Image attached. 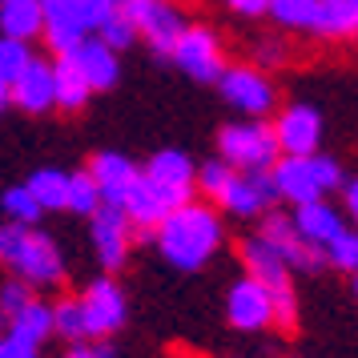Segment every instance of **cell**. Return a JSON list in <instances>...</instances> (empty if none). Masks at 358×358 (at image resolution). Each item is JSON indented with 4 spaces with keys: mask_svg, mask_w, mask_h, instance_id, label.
I'll return each instance as SVG.
<instances>
[{
    "mask_svg": "<svg viewBox=\"0 0 358 358\" xmlns=\"http://www.w3.org/2000/svg\"><path fill=\"white\" fill-rule=\"evenodd\" d=\"M153 234H157V250L165 254L169 266L197 270L222 245V217L210 206H201V201H185V206L165 213L162 226L153 229Z\"/></svg>",
    "mask_w": 358,
    "mask_h": 358,
    "instance_id": "cell-1",
    "label": "cell"
},
{
    "mask_svg": "<svg viewBox=\"0 0 358 358\" xmlns=\"http://www.w3.org/2000/svg\"><path fill=\"white\" fill-rule=\"evenodd\" d=\"M0 262L24 282V286H57L65 278V262L61 250L49 234H41L33 226H0Z\"/></svg>",
    "mask_w": 358,
    "mask_h": 358,
    "instance_id": "cell-2",
    "label": "cell"
},
{
    "mask_svg": "<svg viewBox=\"0 0 358 358\" xmlns=\"http://www.w3.org/2000/svg\"><path fill=\"white\" fill-rule=\"evenodd\" d=\"M121 0H41L45 13V41L52 45V52H73L85 36H93L101 29V20L117 13Z\"/></svg>",
    "mask_w": 358,
    "mask_h": 358,
    "instance_id": "cell-3",
    "label": "cell"
},
{
    "mask_svg": "<svg viewBox=\"0 0 358 358\" xmlns=\"http://www.w3.org/2000/svg\"><path fill=\"white\" fill-rule=\"evenodd\" d=\"M242 262H245V278H254V282H262V286L270 290L274 322L282 326V330H294V326H298V302H294L290 270H286V262L274 254V245L262 242V238H245Z\"/></svg>",
    "mask_w": 358,
    "mask_h": 358,
    "instance_id": "cell-4",
    "label": "cell"
},
{
    "mask_svg": "<svg viewBox=\"0 0 358 358\" xmlns=\"http://www.w3.org/2000/svg\"><path fill=\"white\" fill-rule=\"evenodd\" d=\"M217 153L229 169L238 173H270L274 162L282 157L274 141V129L262 121H242V125H226L217 133Z\"/></svg>",
    "mask_w": 358,
    "mask_h": 358,
    "instance_id": "cell-5",
    "label": "cell"
},
{
    "mask_svg": "<svg viewBox=\"0 0 358 358\" xmlns=\"http://www.w3.org/2000/svg\"><path fill=\"white\" fill-rule=\"evenodd\" d=\"M121 13L129 17L137 36L149 41L153 52H162V57H169L178 36L185 33V17L173 0H121Z\"/></svg>",
    "mask_w": 358,
    "mask_h": 358,
    "instance_id": "cell-6",
    "label": "cell"
},
{
    "mask_svg": "<svg viewBox=\"0 0 358 358\" xmlns=\"http://www.w3.org/2000/svg\"><path fill=\"white\" fill-rule=\"evenodd\" d=\"M141 178H145L149 189L165 201V210H178V206H185V201H194L197 169L181 149H162V153H153L149 165L141 169Z\"/></svg>",
    "mask_w": 358,
    "mask_h": 358,
    "instance_id": "cell-7",
    "label": "cell"
},
{
    "mask_svg": "<svg viewBox=\"0 0 358 358\" xmlns=\"http://www.w3.org/2000/svg\"><path fill=\"white\" fill-rule=\"evenodd\" d=\"M173 65L185 73V77H194V81H217L222 73H226V57H222V41L213 29L206 24H185V33L178 36V45H173Z\"/></svg>",
    "mask_w": 358,
    "mask_h": 358,
    "instance_id": "cell-8",
    "label": "cell"
},
{
    "mask_svg": "<svg viewBox=\"0 0 358 358\" xmlns=\"http://www.w3.org/2000/svg\"><path fill=\"white\" fill-rule=\"evenodd\" d=\"M217 89H222V97H226L238 113H245V117H266L270 109H274V101H278L270 77H266L258 65H234V69H226V73L217 77Z\"/></svg>",
    "mask_w": 358,
    "mask_h": 358,
    "instance_id": "cell-9",
    "label": "cell"
},
{
    "mask_svg": "<svg viewBox=\"0 0 358 358\" xmlns=\"http://www.w3.org/2000/svg\"><path fill=\"white\" fill-rule=\"evenodd\" d=\"M270 129H274L282 157H310V153H318V141H322V117L310 105H290L278 113Z\"/></svg>",
    "mask_w": 358,
    "mask_h": 358,
    "instance_id": "cell-10",
    "label": "cell"
},
{
    "mask_svg": "<svg viewBox=\"0 0 358 358\" xmlns=\"http://www.w3.org/2000/svg\"><path fill=\"white\" fill-rule=\"evenodd\" d=\"M81 314H85V334L89 338H109L117 326L125 322V294L113 278H97L81 294Z\"/></svg>",
    "mask_w": 358,
    "mask_h": 358,
    "instance_id": "cell-11",
    "label": "cell"
},
{
    "mask_svg": "<svg viewBox=\"0 0 358 358\" xmlns=\"http://www.w3.org/2000/svg\"><path fill=\"white\" fill-rule=\"evenodd\" d=\"M258 238L274 245V254L286 262V270H318V266L326 262L322 250H314L310 242H302V234L294 229L290 213H266Z\"/></svg>",
    "mask_w": 358,
    "mask_h": 358,
    "instance_id": "cell-12",
    "label": "cell"
},
{
    "mask_svg": "<svg viewBox=\"0 0 358 358\" xmlns=\"http://www.w3.org/2000/svg\"><path fill=\"white\" fill-rule=\"evenodd\" d=\"M93 250L105 270H121L129 258V242H133V226L129 217L121 213V206H101L93 217Z\"/></svg>",
    "mask_w": 358,
    "mask_h": 358,
    "instance_id": "cell-13",
    "label": "cell"
},
{
    "mask_svg": "<svg viewBox=\"0 0 358 358\" xmlns=\"http://www.w3.org/2000/svg\"><path fill=\"white\" fill-rule=\"evenodd\" d=\"M270 181H274L278 197L294 201V210L322 197V181H318V169H314V153L310 157H278L274 169H270Z\"/></svg>",
    "mask_w": 358,
    "mask_h": 358,
    "instance_id": "cell-14",
    "label": "cell"
},
{
    "mask_svg": "<svg viewBox=\"0 0 358 358\" xmlns=\"http://www.w3.org/2000/svg\"><path fill=\"white\" fill-rule=\"evenodd\" d=\"M226 314L238 330H262V326L274 322V302H270V290L254 282V278H242L234 282V290L226 298Z\"/></svg>",
    "mask_w": 358,
    "mask_h": 358,
    "instance_id": "cell-15",
    "label": "cell"
},
{
    "mask_svg": "<svg viewBox=\"0 0 358 358\" xmlns=\"http://www.w3.org/2000/svg\"><path fill=\"white\" fill-rule=\"evenodd\" d=\"M89 178H93V185H97L101 206H121V201H125V194L133 189V181L141 178V169H137L125 153L105 149V153H97V157H93V165H89Z\"/></svg>",
    "mask_w": 358,
    "mask_h": 358,
    "instance_id": "cell-16",
    "label": "cell"
},
{
    "mask_svg": "<svg viewBox=\"0 0 358 358\" xmlns=\"http://www.w3.org/2000/svg\"><path fill=\"white\" fill-rule=\"evenodd\" d=\"M274 181L270 173H234V181L226 185L222 194V210H229L234 217H258L274 206Z\"/></svg>",
    "mask_w": 358,
    "mask_h": 358,
    "instance_id": "cell-17",
    "label": "cell"
},
{
    "mask_svg": "<svg viewBox=\"0 0 358 358\" xmlns=\"http://www.w3.org/2000/svg\"><path fill=\"white\" fill-rule=\"evenodd\" d=\"M61 57H69L73 65L81 69V77L89 81V89H93V93H101V89H113L117 77H121L117 52L109 49L105 41H97V36H85L77 49H73V52H61Z\"/></svg>",
    "mask_w": 358,
    "mask_h": 358,
    "instance_id": "cell-18",
    "label": "cell"
},
{
    "mask_svg": "<svg viewBox=\"0 0 358 358\" xmlns=\"http://www.w3.org/2000/svg\"><path fill=\"white\" fill-rule=\"evenodd\" d=\"M8 105H20L24 113H49L52 105V65L49 61H29V69L8 85Z\"/></svg>",
    "mask_w": 358,
    "mask_h": 358,
    "instance_id": "cell-19",
    "label": "cell"
},
{
    "mask_svg": "<svg viewBox=\"0 0 358 358\" xmlns=\"http://www.w3.org/2000/svg\"><path fill=\"white\" fill-rule=\"evenodd\" d=\"M294 229L302 234V242H310L314 250H326V245L338 238L342 229V217H338V210L334 206H326L322 197L318 201H306V206H298L294 210Z\"/></svg>",
    "mask_w": 358,
    "mask_h": 358,
    "instance_id": "cell-20",
    "label": "cell"
},
{
    "mask_svg": "<svg viewBox=\"0 0 358 358\" xmlns=\"http://www.w3.org/2000/svg\"><path fill=\"white\" fill-rule=\"evenodd\" d=\"M89 97H93V89L81 77V69L73 65L69 57H57L52 61V105L65 109V113H77V109H85Z\"/></svg>",
    "mask_w": 358,
    "mask_h": 358,
    "instance_id": "cell-21",
    "label": "cell"
},
{
    "mask_svg": "<svg viewBox=\"0 0 358 358\" xmlns=\"http://www.w3.org/2000/svg\"><path fill=\"white\" fill-rule=\"evenodd\" d=\"M45 33V13H41V0H4L0 4V36H13V41H33Z\"/></svg>",
    "mask_w": 358,
    "mask_h": 358,
    "instance_id": "cell-22",
    "label": "cell"
},
{
    "mask_svg": "<svg viewBox=\"0 0 358 358\" xmlns=\"http://www.w3.org/2000/svg\"><path fill=\"white\" fill-rule=\"evenodd\" d=\"M121 213L129 217V226H137V229H145V234H149V229L162 226V217L169 210H165L162 197L149 189V181L137 178V181H133V189L125 194V201H121Z\"/></svg>",
    "mask_w": 358,
    "mask_h": 358,
    "instance_id": "cell-23",
    "label": "cell"
},
{
    "mask_svg": "<svg viewBox=\"0 0 358 358\" xmlns=\"http://www.w3.org/2000/svg\"><path fill=\"white\" fill-rule=\"evenodd\" d=\"M49 334H52V306L36 302V298L20 310V314L8 318V338L20 342V346H33V350H36Z\"/></svg>",
    "mask_w": 358,
    "mask_h": 358,
    "instance_id": "cell-24",
    "label": "cell"
},
{
    "mask_svg": "<svg viewBox=\"0 0 358 358\" xmlns=\"http://www.w3.org/2000/svg\"><path fill=\"white\" fill-rule=\"evenodd\" d=\"M314 33L334 36V41L358 36V4H355V0H318Z\"/></svg>",
    "mask_w": 358,
    "mask_h": 358,
    "instance_id": "cell-25",
    "label": "cell"
},
{
    "mask_svg": "<svg viewBox=\"0 0 358 358\" xmlns=\"http://www.w3.org/2000/svg\"><path fill=\"white\" fill-rule=\"evenodd\" d=\"M24 189L36 197V206H41V210H65L69 173H61V169H36L33 178L24 181Z\"/></svg>",
    "mask_w": 358,
    "mask_h": 358,
    "instance_id": "cell-26",
    "label": "cell"
},
{
    "mask_svg": "<svg viewBox=\"0 0 358 358\" xmlns=\"http://www.w3.org/2000/svg\"><path fill=\"white\" fill-rule=\"evenodd\" d=\"M266 17H274L282 29L314 33V20H318V0H270Z\"/></svg>",
    "mask_w": 358,
    "mask_h": 358,
    "instance_id": "cell-27",
    "label": "cell"
},
{
    "mask_svg": "<svg viewBox=\"0 0 358 358\" xmlns=\"http://www.w3.org/2000/svg\"><path fill=\"white\" fill-rule=\"evenodd\" d=\"M52 334H61L65 342H85V314H81V298H61L52 306Z\"/></svg>",
    "mask_w": 358,
    "mask_h": 358,
    "instance_id": "cell-28",
    "label": "cell"
},
{
    "mask_svg": "<svg viewBox=\"0 0 358 358\" xmlns=\"http://www.w3.org/2000/svg\"><path fill=\"white\" fill-rule=\"evenodd\" d=\"M65 210L81 213V217H93V213L101 210V194H97V185H93V178H89V169H81V173H69Z\"/></svg>",
    "mask_w": 358,
    "mask_h": 358,
    "instance_id": "cell-29",
    "label": "cell"
},
{
    "mask_svg": "<svg viewBox=\"0 0 358 358\" xmlns=\"http://www.w3.org/2000/svg\"><path fill=\"white\" fill-rule=\"evenodd\" d=\"M0 206H4V213L17 222V226H36V217H41V206H36V197L24 189V185H13V189H4V197H0Z\"/></svg>",
    "mask_w": 358,
    "mask_h": 358,
    "instance_id": "cell-30",
    "label": "cell"
},
{
    "mask_svg": "<svg viewBox=\"0 0 358 358\" xmlns=\"http://www.w3.org/2000/svg\"><path fill=\"white\" fill-rule=\"evenodd\" d=\"M97 41H105L113 52H125L137 41V29L129 24V17L121 13V4H117V13H109V17L101 20V29H97Z\"/></svg>",
    "mask_w": 358,
    "mask_h": 358,
    "instance_id": "cell-31",
    "label": "cell"
},
{
    "mask_svg": "<svg viewBox=\"0 0 358 358\" xmlns=\"http://www.w3.org/2000/svg\"><path fill=\"white\" fill-rule=\"evenodd\" d=\"M29 61H33V52H29V45L24 41H13V36H0V81L13 85L29 69Z\"/></svg>",
    "mask_w": 358,
    "mask_h": 358,
    "instance_id": "cell-32",
    "label": "cell"
},
{
    "mask_svg": "<svg viewBox=\"0 0 358 358\" xmlns=\"http://www.w3.org/2000/svg\"><path fill=\"white\" fill-rule=\"evenodd\" d=\"M234 173H238V169H229V165L217 157V162H206L201 169H197V181H194V185H197L206 197H210V201H222V194H226V185L234 181Z\"/></svg>",
    "mask_w": 358,
    "mask_h": 358,
    "instance_id": "cell-33",
    "label": "cell"
},
{
    "mask_svg": "<svg viewBox=\"0 0 358 358\" xmlns=\"http://www.w3.org/2000/svg\"><path fill=\"white\" fill-rule=\"evenodd\" d=\"M322 258L338 270H358V234L355 229H342L334 242L322 250Z\"/></svg>",
    "mask_w": 358,
    "mask_h": 358,
    "instance_id": "cell-34",
    "label": "cell"
},
{
    "mask_svg": "<svg viewBox=\"0 0 358 358\" xmlns=\"http://www.w3.org/2000/svg\"><path fill=\"white\" fill-rule=\"evenodd\" d=\"M33 286H24L20 278H13V282H4L0 286V318H13V314H20V310L33 302Z\"/></svg>",
    "mask_w": 358,
    "mask_h": 358,
    "instance_id": "cell-35",
    "label": "cell"
},
{
    "mask_svg": "<svg viewBox=\"0 0 358 358\" xmlns=\"http://www.w3.org/2000/svg\"><path fill=\"white\" fill-rule=\"evenodd\" d=\"M254 57H258L262 69H274V65H282V61H286V45H282L278 36H262L258 49H254Z\"/></svg>",
    "mask_w": 358,
    "mask_h": 358,
    "instance_id": "cell-36",
    "label": "cell"
},
{
    "mask_svg": "<svg viewBox=\"0 0 358 358\" xmlns=\"http://www.w3.org/2000/svg\"><path fill=\"white\" fill-rule=\"evenodd\" d=\"M226 8H234L238 17H266L270 0H226Z\"/></svg>",
    "mask_w": 358,
    "mask_h": 358,
    "instance_id": "cell-37",
    "label": "cell"
},
{
    "mask_svg": "<svg viewBox=\"0 0 358 358\" xmlns=\"http://www.w3.org/2000/svg\"><path fill=\"white\" fill-rule=\"evenodd\" d=\"M0 358H36L33 346H20L13 338H0Z\"/></svg>",
    "mask_w": 358,
    "mask_h": 358,
    "instance_id": "cell-38",
    "label": "cell"
},
{
    "mask_svg": "<svg viewBox=\"0 0 358 358\" xmlns=\"http://www.w3.org/2000/svg\"><path fill=\"white\" fill-rule=\"evenodd\" d=\"M346 210H350V217L358 222V178L346 185Z\"/></svg>",
    "mask_w": 358,
    "mask_h": 358,
    "instance_id": "cell-39",
    "label": "cell"
},
{
    "mask_svg": "<svg viewBox=\"0 0 358 358\" xmlns=\"http://www.w3.org/2000/svg\"><path fill=\"white\" fill-rule=\"evenodd\" d=\"M93 358H113V350H109V346L101 342V346H93Z\"/></svg>",
    "mask_w": 358,
    "mask_h": 358,
    "instance_id": "cell-40",
    "label": "cell"
},
{
    "mask_svg": "<svg viewBox=\"0 0 358 358\" xmlns=\"http://www.w3.org/2000/svg\"><path fill=\"white\" fill-rule=\"evenodd\" d=\"M65 358H93V346H85V350H69Z\"/></svg>",
    "mask_w": 358,
    "mask_h": 358,
    "instance_id": "cell-41",
    "label": "cell"
},
{
    "mask_svg": "<svg viewBox=\"0 0 358 358\" xmlns=\"http://www.w3.org/2000/svg\"><path fill=\"white\" fill-rule=\"evenodd\" d=\"M0 109H8V85L0 81Z\"/></svg>",
    "mask_w": 358,
    "mask_h": 358,
    "instance_id": "cell-42",
    "label": "cell"
},
{
    "mask_svg": "<svg viewBox=\"0 0 358 358\" xmlns=\"http://www.w3.org/2000/svg\"><path fill=\"white\" fill-rule=\"evenodd\" d=\"M355 294H358V270H355Z\"/></svg>",
    "mask_w": 358,
    "mask_h": 358,
    "instance_id": "cell-43",
    "label": "cell"
},
{
    "mask_svg": "<svg viewBox=\"0 0 358 358\" xmlns=\"http://www.w3.org/2000/svg\"><path fill=\"white\" fill-rule=\"evenodd\" d=\"M0 4H4V0H0Z\"/></svg>",
    "mask_w": 358,
    "mask_h": 358,
    "instance_id": "cell-44",
    "label": "cell"
},
{
    "mask_svg": "<svg viewBox=\"0 0 358 358\" xmlns=\"http://www.w3.org/2000/svg\"><path fill=\"white\" fill-rule=\"evenodd\" d=\"M355 4H358V0H355Z\"/></svg>",
    "mask_w": 358,
    "mask_h": 358,
    "instance_id": "cell-45",
    "label": "cell"
}]
</instances>
